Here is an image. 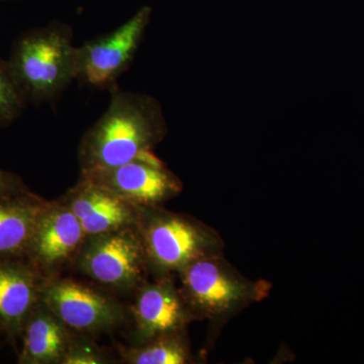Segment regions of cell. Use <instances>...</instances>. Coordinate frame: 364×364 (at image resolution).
Masks as SVG:
<instances>
[{
	"instance_id": "cell-1",
	"label": "cell",
	"mask_w": 364,
	"mask_h": 364,
	"mask_svg": "<svg viewBox=\"0 0 364 364\" xmlns=\"http://www.w3.org/2000/svg\"><path fill=\"white\" fill-rule=\"evenodd\" d=\"M111 93L109 107L81 139V172L112 168L143 157L167 134L156 98L119 90L117 85Z\"/></svg>"
},
{
	"instance_id": "cell-2",
	"label": "cell",
	"mask_w": 364,
	"mask_h": 364,
	"mask_svg": "<svg viewBox=\"0 0 364 364\" xmlns=\"http://www.w3.org/2000/svg\"><path fill=\"white\" fill-rule=\"evenodd\" d=\"M76 54L73 30L60 21L31 28L16 40L7 62L28 105L52 104L63 95L76 80Z\"/></svg>"
},
{
	"instance_id": "cell-3",
	"label": "cell",
	"mask_w": 364,
	"mask_h": 364,
	"mask_svg": "<svg viewBox=\"0 0 364 364\" xmlns=\"http://www.w3.org/2000/svg\"><path fill=\"white\" fill-rule=\"evenodd\" d=\"M182 296L196 318L226 322L267 298L272 284L244 277L223 253L193 261L177 273Z\"/></svg>"
},
{
	"instance_id": "cell-4",
	"label": "cell",
	"mask_w": 364,
	"mask_h": 364,
	"mask_svg": "<svg viewBox=\"0 0 364 364\" xmlns=\"http://www.w3.org/2000/svg\"><path fill=\"white\" fill-rule=\"evenodd\" d=\"M138 229L149 269L158 277L178 273L205 256L223 253L222 237L195 218L161 207L143 208Z\"/></svg>"
},
{
	"instance_id": "cell-5",
	"label": "cell",
	"mask_w": 364,
	"mask_h": 364,
	"mask_svg": "<svg viewBox=\"0 0 364 364\" xmlns=\"http://www.w3.org/2000/svg\"><path fill=\"white\" fill-rule=\"evenodd\" d=\"M152 14V7L143 6L116 30L79 46L76 80L97 90L116 87L117 79L135 59Z\"/></svg>"
},
{
	"instance_id": "cell-6",
	"label": "cell",
	"mask_w": 364,
	"mask_h": 364,
	"mask_svg": "<svg viewBox=\"0 0 364 364\" xmlns=\"http://www.w3.org/2000/svg\"><path fill=\"white\" fill-rule=\"evenodd\" d=\"M77 254L81 272L104 286L121 291L142 286L149 269L136 226L86 237Z\"/></svg>"
},
{
	"instance_id": "cell-7",
	"label": "cell",
	"mask_w": 364,
	"mask_h": 364,
	"mask_svg": "<svg viewBox=\"0 0 364 364\" xmlns=\"http://www.w3.org/2000/svg\"><path fill=\"white\" fill-rule=\"evenodd\" d=\"M40 299L74 331H109L126 318L123 306L114 299L72 279L44 277Z\"/></svg>"
},
{
	"instance_id": "cell-8",
	"label": "cell",
	"mask_w": 364,
	"mask_h": 364,
	"mask_svg": "<svg viewBox=\"0 0 364 364\" xmlns=\"http://www.w3.org/2000/svg\"><path fill=\"white\" fill-rule=\"evenodd\" d=\"M80 176L140 208L161 207L182 191L181 179L152 152L119 166L81 172Z\"/></svg>"
},
{
	"instance_id": "cell-9",
	"label": "cell",
	"mask_w": 364,
	"mask_h": 364,
	"mask_svg": "<svg viewBox=\"0 0 364 364\" xmlns=\"http://www.w3.org/2000/svg\"><path fill=\"white\" fill-rule=\"evenodd\" d=\"M85 238L76 215L60 200L49 202L36 224L26 258L41 274L48 273L78 253Z\"/></svg>"
},
{
	"instance_id": "cell-10",
	"label": "cell",
	"mask_w": 364,
	"mask_h": 364,
	"mask_svg": "<svg viewBox=\"0 0 364 364\" xmlns=\"http://www.w3.org/2000/svg\"><path fill=\"white\" fill-rule=\"evenodd\" d=\"M60 202L76 215L86 237L138 226L143 210L109 188L81 176Z\"/></svg>"
},
{
	"instance_id": "cell-11",
	"label": "cell",
	"mask_w": 364,
	"mask_h": 364,
	"mask_svg": "<svg viewBox=\"0 0 364 364\" xmlns=\"http://www.w3.org/2000/svg\"><path fill=\"white\" fill-rule=\"evenodd\" d=\"M132 313L141 344L160 335L186 330L195 320L171 275L158 277L151 284L144 282Z\"/></svg>"
},
{
	"instance_id": "cell-12",
	"label": "cell",
	"mask_w": 364,
	"mask_h": 364,
	"mask_svg": "<svg viewBox=\"0 0 364 364\" xmlns=\"http://www.w3.org/2000/svg\"><path fill=\"white\" fill-rule=\"evenodd\" d=\"M44 277L28 261L0 260V323L9 338L23 336Z\"/></svg>"
},
{
	"instance_id": "cell-13",
	"label": "cell",
	"mask_w": 364,
	"mask_h": 364,
	"mask_svg": "<svg viewBox=\"0 0 364 364\" xmlns=\"http://www.w3.org/2000/svg\"><path fill=\"white\" fill-rule=\"evenodd\" d=\"M48 203L30 189L0 198V260L26 257L36 224Z\"/></svg>"
},
{
	"instance_id": "cell-14",
	"label": "cell",
	"mask_w": 364,
	"mask_h": 364,
	"mask_svg": "<svg viewBox=\"0 0 364 364\" xmlns=\"http://www.w3.org/2000/svg\"><path fill=\"white\" fill-rule=\"evenodd\" d=\"M21 364H61L70 345L68 328L41 299L23 332Z\"/></svg>"
},
{
	"instance_id": "cell-15",
	"label": "cell",
	"mask_w": 364,
	"mask_h": 364,
	"mask_svg": "<svg viewBox=\"0 0 364 364\" xmlns=\"http://www.w3.org/2000/svg\"><path fill=\"white\" fill-rule=\"evenodd\" d=\"M123 356L130 364H188L193 360L184 330L160 335L135 348L124 349Z\"/></svg>"
},
{
	"instance_id": "cell-16",
	"label": "cell",
	"mask_w": 364,
	"mask_h": 364,
	"mask_svg": "<svg viewBox=\"0 0 364 364\" xmlns=\"http://www.w3.org/2000/svg\"><path fill=\"white\" fill-rule=\"evenodd\" d=\"M28 105L14 80L7 60L0 57V127H9L21 114Z\"/></svg>"
},
{
	"instance_id": "cell-17",
	"label": "cell",
	"mask_w": 364,
	"mask_h": 364,
	"mask_svg": "<svg viewBox=\"0 0 364 364\" xmlns=\"http://www.w3.org/2000/svg\"><path fill=\"white\" fill-rule=\"evenodd\" d=\"M107 358L93 344L83 342H70L68 350L61 364H102L107 363Z\"/></svg>"
},
{
	"instance_id": "cell-18",
	"label": "cell",
	"mask_w": 364,
	"mask_h": 364,
	"mask_svg": "<svg viewBox=\"0 0 364 364\" xmlns=\"http://www.w3.org/2000/svg\"><path fill=\"white\" fill-rule=\"evenodd\" d=\"M23 179L13 172L0 169V198L28 191Z\"/></svg>"
},
{
	"instance_id": "cell-19",
	"label": "cell",
	"mask_w": 364,
	"mask_h": 364,
	"mask_svg": "<svg viewBox=\"0 0 364 364\" xmlns=\"http://www.w3.org/2000/svg\"><path fill=\"white\" fill-rule=\"evenodd\" d=\"M1 333H4V326H2L1 323H0V335Z\"/></svg>"
},
{
	"instance_id": "cell-20",
	"label": "cell",
	"mask_w": 364,
	"mask_h": 364,
	"mask_svg": "<svg viewBox=\"0 0 364 364\" xmlns=\"http://www.w3.org/2000/svg\"><path fill=\"white\" fill-rule=\"evenodd\" d=\"M0 1H4V0H0Z\"/></svg>"
}]
</instances>
